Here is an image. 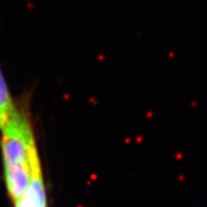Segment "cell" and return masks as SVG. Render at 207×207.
<instances>
[{
  "mask_svg": "<svg viewBox=\"0 0 207 207\" xmlns=\"http://www.w3.org/2000/svg\"><path fill=\"white\" fill-rule=\"evenodd\" d=\"M3 175L7 194L14 203L32 180L42 175L41 163L29 117L19 110L0 130Z\"/></svg>",
  "mask_w": 207,
  "mask_h": 207,
  "instance_id": "6da1fadb",
  "label": "cell"
},
{
  "mask_svg": "<svg viewBox=\"0 0 207 207\" xmlns=\"http://www.w3.org/2000/svg\"><path fill=\"white\" fill-rule=\"evenodd\" d=\"M15 204V207H46L45 186L42 175L32 180L25 192Z\"/></svg>",
  "mask_w": 207,
  "mask_h": 207,
  "instance_id": "7a4b0ae2",
  "label": "cell"
},
{
  "mask_svg": "<svg viewBox=\"0 0 207 207\" xmlns=\"http://www.w3.org/2000/svg\"><path fill=\"white\" fill-rule=\"evenodd\" d=\"M18 112L0 68V130L10 122Z\"/></svg>",
  "mask_w": 207,
  "mask_h": 207,
  "instance_id": "3957f363",
  "label": "cell"
}]
</instances>
